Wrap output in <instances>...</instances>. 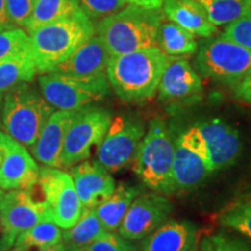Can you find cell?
<instances>
[{"mask_svg":"<svg viewBox=\"0 0 251 251\" xmlns=\"http://www.w3.org/2000/svg\"><path fill=\"white\" fill-rule=\"evenodd\" d=\"M166 62L158 47L137 50L109 58L106 76L122 101H146L156 94Z\"/></svg>","mask_w":251,"mask_h":251,"instance_id":"obj_1","label":"cell"},{"mask_svg":"<svg viewBox=\"0 0 251 251\" xmlns=\"http://www.w3.org/2000/svg\"><path fill=\"white\" fill-rule=\"evenodd\" d=\"M93 35L96 26L81 9L31 31L30 55L36 71L51 72Z\"/></svg>","mask_w":251,"mask_h":251,"instance_id":"obj_2","label":"cell"},{"mask_svg":"<svg viewBox=\"0 0 251 251\" xmlns=\"http://www.w3.org/2000/svg\"><path fill=\"white\" fill-rule=\"evenodd\" d=\"M163 21L159 9L128 5L103 18L96 28L111 57L157 47V31Z\"/></svg>","mask_w":251,"mask_h":251,"instance_id":"obj_3","label":"cell"},{"mask_svg":"<svg viewBox=\"0 0 251 251\" xmlns=\"http://www.w3.org/2000/svg\"><path fill=\"white\" fill-rule=\"evenodd\" d=\"M175 140L162 119L150 121L134 159V171L157 193L176 192L174 181Z\"/></svg>","mask_w":251,"mask_h":251,"instance_id":"obj_4","label":"cell"},{"mask_svg":"<svg viewBox=\"0 0 251 251\" xmlns=\"http://www.w3.org/2000/svg\"><path fill=\"white\" fill-rule=\"evenodd\" d=\"M52 112L54 107L34 87L23 83L2 98L1 125L12 139L31 147Z\"/></svg>","mask_w":251,"mask_h":251,"instance_id":"obj_5","label":"cell"},{"mask_svg":"<svg viewBox=\"0 0 251 251\" xmlns=\"http://www.w3.org/2000/svg\"><path fill=\"white\" fill-rule=\"evenodd\" d=\"M198 50L200 75L224 85L235 86L251 72V50L219 35L205 37Z\"/></svg>","mask_w":251,"mask_h":251,"instance_id":"obj_6","label":"cell"},{"mask_svg":"<svg viewBox=\"0 0 251 251\" xmlns=\"http://www.w3.org/2000/svg\"><path fill=\"white\" fill-rule=\"evenodd\" d=\"M39 85L47 102L61 111H79L89 107L109 92L107 76L86 79L51 71L39 78Z\"/></svg>","mask_w":251,"mask_h":251,"instance_id":"obj_7","label":"cell"},{"mask_svg":"<svg viewBox=\"0 0 251 251\" xmlns=\"http://www.w3.org/2000/svg\"><path fill=\"white\" fill-rule=\"evenodd\" d=\"M112 122V114L100 107L76 111L65 133L59 158V169L72 168L86 161L92 148L99 146Z\"/></svg>","mask_w":251,"mask_h":251,"instance_id":"obj_8","label":"cell"},{"mask_svg":"<svg viewBox=\"0 0 251 251\" xmlns=\"http://www.w3.org/2000/svg\"><path fill=\"white\" fill-rule=\"evenodd\" d=\"M35 186L37 201L48 206L50 219L61 229L71 228L83 213L80 199L71 176L57 168H40V176Z\"/></svg>","mask_w":251,"mask_h":251,"instance_id":"obj_9","label":"cell"},{"mask_svg":"<svg viewBox=\"0 0 251 251\" xmlns=\"http://www.w3.org/2000/svg\"><path fill=\"white\" fill-rule=\"evenodd\" d=\"M0 215L1 231L0 249L8 251L14 246L17 238L28 229L50 219L48 206L37 201L29 190L0 191Z\"/></svg>","mask_w":251,"mask_h":251,"instance_id":"obj_10","label":"cell"},{"mask_svg":"<svg viewBox=\"0 0 251 251\" xmlns=\"http://www.w3.org/2000/svg\"><path fill=\"white\" fill-rule=\"evenodd\" d=\"M146 134L143 121L133 115H119L111 122L97 150V162L108 172H117L135 159Z\"/></svg>","mask_w":251,"mask_h":251,"instance_id":"obj_11","label":"cell"},{"mask_svg":"<svg viewBox=\"0 0 251 251\" xmlns=\"http://www.w3.org/2000/svg\"><path fill=\"white\" fill-rule=\"evenodd\" d=\"M171 212L172 203L161 194H139L122 220L119 235L128 241L143 240L168 221Z\"/></svg>","mask_w":251,"mask_h":251,"instance_id":"obj_12","label":"cell"},{"mask_svg":"<svg viewBox=\"0 0 251 251\" xmlns=\"http://www.w3.org/2000/svg\"><path fill=\"white\" fill-rule=\"evenodd\" d=\"M157 90L159 100L163 102H191L197 101L202 94V83L186 59L179 56H168Z\"/></svg>","mask_w":251,"mask_h":251,"instance_id":"obj_13","label":"cell"},{"mask_svg":"<svg viewBox=\"0 0 251 251\" xmlns=\"http://www.w3.org/2000/svg\"><path fill=\"white\" fill-rule=\"evenodd\" d=\"M4 156L0 163V188L29 190L36 184L40 166L24 144L4 134Z\"/></svg>","mask_w":251,"mask_h":251,"instance_id":"obj_14","label":"cell"},{"mask_svg":"<svg viewBox=\"0 0 251 251\" xmlns=\"http://www.w3.org/2000/svg\"><path fill=\"white\" fill-rule=\"evenodd\" d=\"M201 135L212 172L231 165L240 156L242 144L238 131L220 119H212L196 125Z\"/></svg>","mask_w":251,"mask_h":251,"instance_id":"obj_15","label":"cell"},{"mask_svg":"<svg viewBox=\"0 0 251 251\" xmlns=\"http://www.w3.org/2000/svg\"><path fill=\"white\" fill-rule=\"evenodd\" d=\"M70 176L83 209L96 208L114 192L115 181L97 161H83L72 166Z\"/></svg>","mask_w":251,"mask_h":251,"instance_id":"obj_16","label":"cell"},{"mask_svg":"<svg viewBox=\"0 0 251 251\" xmlns=\"http://www.w3.org/2000/svg\"><path fill=\"white\" fill-rule=\"evenodd\" d=\"M109 56L98 35L90 37L68 59L57 65L52 72L75 78H97L106 76Z\"/></svg>","mask_w":251,"mask_h":251,"instance_id":"obj_17","label":"cell"},{"mask_svg":"<svg viewBox=\"0 0 251 251\" xmlns=\"http://www.w3.org/2000/svg\"><path fill=\"white\" fill-rule=\"evenodd\" d=\"M76 111H54L31 146V153L36 161L50 168L59 169V158L65 133Z\"/></svg>","mask_w":251,"mask_h":251,"instance_id":"obj_18","label":"cell"},{"mask_svg":"<svg viewBox=\"0 0 251 251\" xmlns=\"http://www.w3.org/2000/svg\"><path fill=\"white\" fill-rule=\"evenodd\" d=\"M196 227L187 221L168 220L143 238L141 251H196Z\"/></svg>","mask_w":251,"mask_h":251,"instance_id":"obj_19","label":"cell"},{"mask_svg":"<svg viewBox=\"0 0 251 251\" xmlns=\"http://www.w3.org/2000/svg\"><path fill=\"white\" fill-rule=\"evenodd\" d=\"M174 181L176 191H188L199 186L212 174L208 165L192 147L179 136L175 140Z\"/></svg>","mask_w":251,"mask_h":251,"instance_id":"obj_20","label":"cell"},{"mask_svg":"<svg viewBox=\"0 0 251 251\" xmlns=\"http://www.w3.org/2000/svg\"><path fill=\"white\" fill-rule=\"evenodd\" d=\"M163 13L171 23L191 34L201 37L213 36L216 31L205 11L196 0H164Z\"/></svg>","mask_w":251,"mask_h":251,"instance_id":"obj_21","label":"cell"},{"mask_svg":"<svg viewBox=\"0 0 251 251\" xmlns=\"http://www.w3.org/2000/svg\"><path fill=\"white\" fill-rule=\"evenodd\" d=\"M139 194V188L120 184L114 188L111 197L94 208V212L106 230L111 233L118 230L128 208Z\"/></svg>","mask_w":251,"mask_h":251,"instance_id":"obj_22","label":"cell"},{"mask_svg":"<svg viewBox=\"0 0 251 251\" xmlns=\"http://www.w3.org/2000/svg\"><path fill=\"white\" fill-rule=\"evenodd\" d=\"M105 233L107 230L103 228L94 209L85 208L76 224L63 231L62 242L67 251H83Z\"/></svg>","mask_w":251,"mask_h":251,"instance_id":"obj_23","label":"cell"},{"mask_svg":"<svg viewBox=\"0 0 251 251\" xmlns=\"http://www.w3.org/2000/svg\"><path fill=\"white\" fill-rule=\"evenodd\" d=\"M157 47L166 56H185L194 54L198 43L190 31L171 21H162L157 31Z\"/></svg>","mask_w":251,"mask_h":251,"instance_id":"obj_24","label":"cell"},{"mask_svg":"<svg viewBox=\"0 0 251 251\" xmlns=\"http://www.w3.org/2000/svg\"><path fill=\"white\" fill-rule=\"evenodd\" d=\"M78 9H80L79 0H37L26 30L30 34L41 26L74 14Z\"/></svg>","mask_w":251,"mask_h":251,"instance_id":"obj_25","label":"cell"},{"mask_svg":"<svg viewBox=\"0 0 251 251\" xmlns=\"http://www.w3.org/2000/svg\"><path fill=\"white\" fill-rule=\"evenodd\" d=\"M214 26H224L251 13V0H196Z\"/></svg>","mask_w":251,"mask_h":251,"instance_id":"obj_26","label":"cell"},{"mask_svg":"<svg viewBox=\"0 0 251 251\" xmlns=\"http://www.w3.org/2000/svg\"><path fill=\"white\" fill-rule=\"evenodd\" d=\"M31 56L0 62V97L23 83H29L36 75Z\"/></svg>","mask_w":251,"mask_h":251,"instance_id":"obj_27","label":"cell"},{"mask_svg":"<svg viewBox=\"0 0 251 251\" xmlns=\"http://www.w3.org/2000/svg\"><path fill=\"white\" fill-rule=\"evenodd\" d=\"M63 231L51 220H43L17 238L13 247L36 248L40 251L62 242Z\"/></svg>","mask_w":251,"mask_h":251,"instance_id":"obj_28","label":"cell"},{"mask_svg":"<svg viewBox=\"0 0 251 251\" xmlns=\"http://www.w3.org/2000/svg\"><path fill=\"white\" fill-rule=\"evenodd\" d=\"M24 56H31L27 31L14 27L0 31V62Z\"/></svg>","mask_w":251,"mask_h":251,"instance_id":"obj_29","label":"cell"},{"mask_svg":"<svg viewBox=\"0 0 251 251\" xmlns=\"http://www.w3.org/2000/svg\"><path fill=\"white\" fill-rule=\"evenodd\" d=\"M222 225L251 238V201L238 202L220 216Z\"/></svg>","mask_w":251,"mask_h":251,"instance_id":"obj_30","label":"cell"},{"mask_svg":"<svg viewBox=\"0 0 251 251\" xmlns=\"http://www.w3.org/2000/svg\"><path fill=\"white\" fill-rule=\"evenodd\" d=\"M125 0H79V8L89 17L102 19L117 13L126 6Z\"/></svg>","mask_w":251,"mask_h":251,"instance_id":"obj_31","label":"cell"},{"mask_svg":"<svg viewBox=\"0 0 251 251\" xmlns=\"http://www.w3.org/2000/svg\"><path fill=\"white\" fill-rule=\"evenodd\" d=\"M221 35L251 50V13L228 24Z\"/></svg>","mask_w":251,"mask_h":251,"instance_id":"obj_32","label":"cell"},{"mask_svg":"<svg viewBox=\"0 0 251 251\" xmlns=\"http://www.w3.org/2000/svg\"><path fill=\"white\" fill-rule=\"evenodd\" d=\"M37 0H6V12L11 24L26 28Z\"/></svg>","mask_w":251,"mask_h":251,"instance_id":"obj_33","label":"cell"},{"mask_svg":"<svg viewBox=\"0 0 251 251\" xmlns=\"http://www.w3.org/2000/svg\"><path fill=\"white\" fill-rule=\"evenodd\" d=\"M197 251H251V249L241 241L219 234L206 237Z\"/></svg>","mask_w":251,"mask_h":251,"instance_id":"obj_34","label":"cell"},{"mask_svg":"<svg viewBox=\"0 0 251 251\" xmlns=\"http://www.w3.org/2000/svg\"><path fill=\"white\" fill-rule=\"evenodd\" d=\"M127 241L120 235L107 231L83 251H127Z\"/></svg>","mask_w":251,"mask_h":251,"instance_id":"obj_35","label":"cell"},{"mask_svg":"<svg viewBox=\"0 0 251 251\" xmlns=\"http://www.w3.org/2000/svg\"><path fill=\"white\" fill-rule=\"evenodd\" d=\"M234 97L240 101L251 103V72L234 86Z\"/></svg>","mask_w":251,"mask_h":251,"instance_id":"obj_36","label":"cell"},{"mask_svg":"<svg viewBox=\"0 0 251 251\" xmlns=\"http://www.w3.org/2000/svg\"><path fill=\"white\" fill-rule=\"evenodd\" d=\"M127 4L140 6L144 8H151V9H159L163 6L164 0H125Z\"/></svg>","mask_w":251,"mask_h":251,"instance_id":"obj_37","label":"cell"},{"mask_svg":"<svg viewBox=\"0 0 251 251\" xmlns=\"http://www.w3.org/2000/svg\"><path fill=\"white\" fill-rule=\"evenodd\" d=\"M0 26L4 28V29L13 28V25L9 21L7 12H6V0H0Z\"/></svg>","mask_w":251,"mask_h":251,"instance_id":"obj_38","label":"cell"},{"mask_svg":"<svg viewBox=\"0 0 251 251\" xmlns=\"http://www.w3.org/2000/svg\"><path fill=\"white\" fill-rule=\"evenodd\" d=\"M41 251H67V249H65L63 242H59L57 244H55V246H51V247L47 248V249H43Z\"/></svg>","mask_w":251,"mask_h":251,"instance_id":"obj_39","label":"cell"},{"mask_svg":"<svg viewBox=\"0 0 251 251\" xmlns=\"http://www.w3.org/2000/svg\"><path fill=\"white\" fill-rule=\"evenodd\" d=\"M2 141H4V133L0 131V163H1L2 156H4V144H2Z\"/></svg>","mask_w":251,"mask_h":251,"instance_id":"obj_40","label":"cell"},{"mask_svg":"<svg viewBox=\"0 0 251 251\" xmlns=\"http://www.w3.org/2000/svg\"><path fill=\"white\" fill-rule=\"evenodd\" d=\"M127 251H141V250L136 246H134V244L128 243L127 244Z\"/></svg>","mask_w":251,"mask_h":251,"instance_id":"obj_41","label":"cell"},{"mask_svg":"<svg viewBox=\"0 0 251 251\" xmlns=\"http://www.w3.org/2000/svg\"><path fill=\"white\" fill-rule=\"evenodd\" d=\"M8 251H29L28 249H25V248H20V247H14L12 250H8Z\"/></svg>","mask_w":251,"mask_h":251,"instance_id":"obj_42","label":"cell"},{"mask_svg":"<svg viewBox=\"0 0 251 251\" xmlns=\"http://www.w3.org/2000/svg\"><path fill=\"white\" fill-rule=\"evenodd\" d=\"M2 98H4V97H0V126H2V125H1V106H2Z\"/></svg>","mask_w":251,"mask_h":251,"instance_id":"obj_43","label":"cell"},{"mask_svg":"<svg viewBox=\"0 0 251 251\" xmlns=\"http://www.w3.org/2000/svg\"><path fill=\"white\" fill-rule=\"evenodd\" d=\"M0 231H1V215H0Z\"/></svg>","mask_w":251,"mask_h":251,"instance_id":"obj_44","label":"cell"},{"mask_svg":"<svg viewBox=\"0 0 251 251\" xmlns=\"http://www.w3.org/2000/svg\"><path fill=\"white\" fill-rule=\"evenodd\" d=\"M1 30H4V28H2L1 26H0V31H1Z\"/></svg>","mask_w":251,"mask_h":251,"instance_id":"obj_45","label":"cell"},{"mask_svg":"<svg viewBox=\"0 0 251 251\" xmlns=\"http://www.w3.org/2000/svg\"><path fill=\"white\" fill-rule=\"evenodd\" d=\"M0 251H1V249H0Z\"/></svg>","mask_w":251,"mask_h":251,"instance_id":"obj_46","label":"cell"},{"mask_svg":"<svg viewBox=\"0 0 251 251\" xmlns=\"http://www.w3.org/2000/svg\"><path fill=\"white\" fill-rule=\"evenodd\" d=\"M197 250H198V249H197ZM197 250H196V251H197Z\"/></svg>","mask_w":251,"mask_h":251,"instance_id":"obj_47","label":"cell"}]
</instances>
